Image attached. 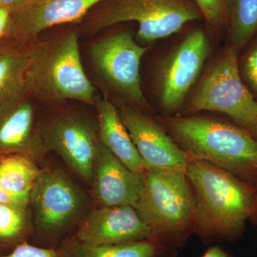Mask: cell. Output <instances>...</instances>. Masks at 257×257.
<instances>
[{
	"instance_id": "obj_14",
	"label": "cell",
	"mask_w": 257,
	"mask_h": 257,
	"mask_svg": "<svg viewBox=\"0 0 257 257\" xmlns=\"http://www.w3.org/2000/svg\"><path fill=\"white\" fill-rule=\"evenodd\" d=\"M152 240V232L135 208L99 206L79 225L70 240L89 246H104Z\"/></svg>"
},
{
	"instance_id": "obj_18",
	"label": "cell",
	"mask_w": 257,
	"mask_h": 257,
	"mask_svg": "<svg viewBox=\"0 0 257 257\" xmlns=\"http://www.w3.org/2000/svg\"><path fill=\"white\" fill-rule=\"evenodd\" d=\"M62 246L65 257H161L168 248L150 239L104 246H89L69 240Z\"/></svg>"
},
{
	"instance_id": "obj_2",
	"label": "cell",
	"mask_w": 257,
	"mask_h": 257,
	"mask_svg": "<svg viewBox=\"0 0 257 257\" xmlns=\"http://www.w3.org/2000/svg\"><path fill=\"white\" fill-rule=\"evenodd\" d=\"M189 160L203 161L256 185L257 142L248 130L200 116H157Z\"/></svg>"
},
{
	"instance_id": "obj_5",
	"label": "cell",
	"mask_w": 257,
	"mask_h": 257,
	"mask_svg": "<svg viewBox=\"0 0 257 257\" xmlns=\"http://www.w3.org/2000/svg\"><path fill=\"white\" fill-rule=\"evenodd\" d=\"M86 16L84 29L90 34L135 22L138 38L146 43L174 35L202 18L193 0H104Z\"/></svg>"
},
{
	"instance_id": "obj_4",
	"label": "cell",
	"mask_w": 257,
	"mask_h": 257,
	"mask_svg": "<svg viewBox=\"0 0 257 257\" xmlns=\"http://www.w3.org/2000/svg\"><path fill=\"white\" fill-rule=\"evenodd\" d=\"M145 188L135 207L152 232V240L180 247L194 233L195 199L187 171L147 169Z\"/></svg>"
},
{
	"instance_id": "obj_21",
	"label": "cell",
	"mask_w": 257,
	"mask_h": 257,
	"mask_svg": "<svg viewBox=\"0 0 257 257\" xmlns=\"http://www.w3.org/2000/svg\"><path fill=\"white\" fill-rule=\"evenodd\" d=\"M33 225L28 209L0 204V256L30 242Z\"/></svg>"
},
{
	"instance_id": "obj_20",
	"label": "cell",
	"mask_w": 257,
	"mask_h": 257,
	"mask_svg": "<svg viewBox=\"0 0 257 257\" xmlns=\"http://www.w3.org/2000/svg\"><path fill=\"white\" fill-rule=\"evenodd\" d=\"M36 162L23 154L0 157V187L14 194H28L40 174Z\"/></svg>"
},
{
	"instance_id": "obj_10",
	"label": "cell",
	"mask_w": 257,
	"mask_h": 257,
	"mask_svg": "<svg viewBox=\"0 0 257 257\" xmlns=\"http://www.w3.org/2000/svg\"><path fill=\"white\" fill-rule=\"evenodd\" d=\"M209 50L210 44L205 32L194 30L186 35L161 64L157 75V93L167 115L183 106Z\"/></svg>"
},
{
	"instance_id": "obj_24",
	"label": "cell",
	"mask_w": 257,
	"mask_h": 257,
	"mask_svg": "<svg viewBox=\"0 0 257 257\" xmlns=\"http://www.w3.org/2000/svg\"><path fill=\"white\" fill-rule=\"evenodd\" d=\"M0 257H65V253L63 246L43 247L34 243L25 242Z\"/></svg>"
},
{
	"instance_id": "obj_17",
	"label": "cell",
	"mask_w": 257,
	"mask_h": 257,
	"mask_svg": "<svg viewBox=\"0 0 257 257\" xmlns=\"http://www.w3.org/2000/svg\"><path fill=\"white\" fill-rule=\"evenodd\" d=\"M34 42H0V105L26 80Z\"/></svg>"
},
{
	"instance_id": "obj_9",
	"label": "cell",
	"mask_w": 257,
	"mask_h": 257,
	"mask_svg": "<svg viewBox=\"0 0 257 257\" xmlns=\"http://www.w3.org/2000/svg\"><path fill=\"white\" fill-rule=\"evenodd\" d=\"M38 128L47 151L55 152L77 177L92 184L100 143L97 120L77 111H60Z\"/></svg>"
},
{
	"instance_id": "obj_27",
	"label": "cell",
	"mask_w": 257,
	"mask_h": 257,
	"mask_svg": "<svg viewBox=\"0 0 257 257\" xmlns=\"http://www.w3.org/2000/svg\"><path fill=\"white\" fill-rule=\"evenodd\" d=\"M202 257H229L221 248L218 246L209 248Z\"/></svg>"
},
{
	"instance_id": "obj_6",
	"label": "cell",
	"mask_w": 257,
	"mask_h": 257,
	"mask_svg": "<svg viewBox=\"0 0 257 257\" xmlns=\"http://www.w3.org/2000/svg\"><path fill=\"white\" fill-rule=\"evenodd\" d=\"M89 200L66 172L57 167L41 169L30 192L33 236L43 244L62 243L80 224Z\"/></svg>"
},
{
	"instance_id": "obj_23",
	"label": "cell",
	"mask_w": 257,
	"mask_h": 257,
	"mask_svg": "<svg viewBox=\"0 0 257 257\" xmlns=\"http://www.w3.org/2000/svg\"><path fill=\"white\" fill-rule=\"evenodd\" d=\"M211 28H221L226 22V0H193Z\"/></svg>"
},
{
	"instance_id": "obj_8",
	"label": "cell",
	"mask_w": 257,
	"mask_h": 257,
	"mask_svg": "<svg viewBox=\"0 0 257 257\" xmlns=\"http://www.w3.org/2000/svg\"><path fill=\"white\" fill-rule=\"evenodd\" d=\"M126 31L109 34L92 42L91 60L98 74L121 101L140 109H150L143 94L140 63L148 50Z\"/></svg>"
},
{
	"instance_id": "obj_26",
	"label": "cell",
	"mask_w": 257,
	"mask_h": 257,
	"mask_svg": "<svg viewBox=\"0 0 257 257\" xmlns=\"http://www.w3.org/2000/svg\"><path fill=\"white\" fill-rule=\"evenodd\" d=\"M11 10L0 8V42L4 40L8 30Z\"/></svg>"
},
{
	"instance_id": "obj_22",
	"label": "cell",
	"mask_w": 257,
	"mask_h": 257,
	"mask_svg": "<svg viewBox=\"0 0 257 257\" xmlns=\"http://www.w3.org/2000/svg\"><path fill=\"white\" fill-rule=\"evenodd\" d=\"M246 47L241 60L239 59L240 74L257 100V35Z\"/></svg>"
},
{
	"instance_id": "obj_29",
	"label": "cell",
	"mask_w": 257,
	"mask_h": 257,
	"mask_svg": "<svg viewBox=\"0 0 257 257\" xmlns=\"http://www.w3.org/2000/svg\"><path fill=\"white\" fill-rule=\"evenodd\" d=\"M249 133L251 134V136L254 138V140L257 142V121L253 124L252 127L248 130Z\"/></svg>"
},
{
	"instance_id": "obj_7",
	"label": "cell",
	"mask_w": 257,
	"mask_h": 257,
	"mask_svg": "<svg viewBox=\"0 0 257 257\" xmlns=\"http://www.w3.org/2000/svg\"><path fill=\"white\" fill-rule=\"evenodd\" d=\"M239 52L229 45L209 69L184 108V113L216 111L249 130L257 121V100L243 82Z\"/></svg>"
},
{
	"instance_id": "obj_30",
	"label": "cell",
	"mask_w": 257,
	"mask_h": 257,
	"mask_svg": "<svg viewBox=\"0 0 257 257\" xmlns=\"http://www.w3.org/2000/svg\"><path fill=\"white\" fill-rule=\"evenodd\" d=\"M256 188H257V184H256Z\"/></svg>"
},
{
	"instance_id": "obj_25",
	"label": "cell",
	"mask_w": 257,
	"mask_h": 257,
	"mask_svg": "<svg viewBox=\"0 0 257 257\" xmlns=\"http://www.w3.org/2000/svg\"><path fill=\"white\" fill-rule=\"evenodd\" d=\"M30 202V193L14 194L0 187V204L28 209Z\"/></svg>"
},
{
	"instance_id": "obj_11",
	"label": "cell",
	"mask_w": 257,
	"mask_h": 257,
	"mask_svg": "<svg viewBox=\"0 0 257 257\" xmlns=\"http://www.w3.org/2000/svg\"><path fill=\"white\" fill-rule=\"evenodd\" d=\"M104 0H25L10 12L3 41L31 43L52 27L84 18Z\"/></svg>"
},
{
	"instance_id": "obj_16",
	"label": "cell",
	"mask_w": 257,
	"mask_h": 257,
	"mask_svg": "<svg viewBox=\"0 0 257 257\" xmlns=\"http://www.w3.org/2000/svg\"><path fill=\"white\" fill-rule=\"evenodd\" d=\"M99 141L130 170L143 177L147 170L117 108L106 98L96 99Z\"/></svg>"
},
{
	"instance_id": "obj_15",
	"label": "cell",
	"mask_w": 257,
	"mask_h": 257,
	"mask_svg": "<svg viewBox=\"0 0 257 257\" xmlns=\"http://www.w3.org/2000/svg\"><path fill=\"white\" fill-rule=\"evenodd\" d=\"M93 190L100 206L135 208L143 196V177L130 170L99 143L94 163Z\"/></svg>"
},
{
	"instance_id": "obj_28",
	"label": "cell",
	"mask_w": 257,
	"mask_h": 257,
	"mask_svg": "<svg viewBox=\"0 0 257 257\" xmlns=\"http://www.w3.org/2000/svg\"><path fill=\"white\" fill-rule=\"evenodd\" d=\"M25 0H0V8L13 10L23 3Z\"/></svg>"
},
{
	"instance_id": "obj_19",
	"label": "cell",
	"mask_w": 257,
	"mask_h": 257,
	"mask_svg": "<svg viewBox=\"0 0 257 257\" xmlns=\"http://www.w3.org/2000/svg\"><path fill=\"white\" fill-rule=\"evenodd\" d=\"M230 45L238 52L257 35V0H226Z\"/></svg>"
},
{
	"instance_id": "obj_13",
	"label": "cell",
	"mask_w": 257,
	"mask_h": 257,
	"mask_svg": "<svg viewBox=\"0 0 257 257\" xmlns=\"http://www.w3.org/2000/svg\"><path fill=\"white\" fill-rule=\"evenodd\" d=\"M35 100L25 81L0 105V157L23 154L37 162L48 152L36 122Z\"/></svg>"
},
{
	"instance_id": "obj_12",
	"label": "cell",
	"mask_w": 257,
	"mask_h": 257,
	"mask_svg": "<svg viewBox=\"0 0 257 257\" xmlns=\"http://www.w3.org/2000/svg\"><path fill=\"white\" fill-rule=\"evenodd\" d=\"M115 105L147 169L187 171L188 157L156 119L124 101Z\"/></svg>"
},
{
	"instance_id": "obj_3",
	"label": "cell",
	"mask_w": 257,
	"mask_h": 257,
	"mask_svg": "<svg viewBox=\"0 0 257 257\" xmlns=\"http://www.w3.org/2000/svg\"><path fill=\"white\" fill-rule=\"evenodd\" d=\"M78 39L70 31L34 42L25 81L36 100L95 105V88L84 72Z\"/></svg>"
},
{
	"instance_id": "obj_1",
	"label": "cell",
	"mask_w": 257,
	"mask_h": 257,
	"mask_svg": "<svg viewBox=\"0 0 257 257\" xmlns=\"http://www.w3.org/2000/svg\"><path fill=\"white\" fill-rule=\"evenodd\" d=\"M195 199L194 233L204 243L235 241L248 221L257 224L256 185L207 162L189 160Z\"/></svg>"
}]
</instances>
